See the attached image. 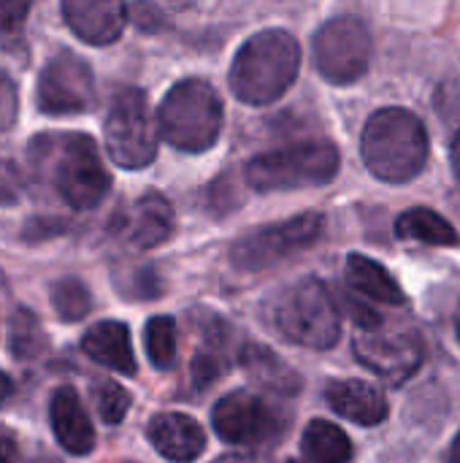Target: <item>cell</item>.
Returning a JSON list of instances; mask_svg holds the SVG:
<instances>
[{"instance_id": "cell-1", "label": "cell", "mask_w": 460, "mask_h": 463, "mask_svg": "<svg viewBox=\"0 0 460 463\" xmlns=\"http://www.w3.org/2000/svg\"><path fill=\"white\" fill-rule=\"evenodd\" d=\"M361 152L366 168L382 182H409L428 163V133L407 109H380L366 122Z\"/></svg>"}, {"instance_id": "cell-2", "label": "cell", "mask_w": 460, "mask_h": 463, "mask_svg": "<svg viewBox=\"0 0 460 463\" xmlns=\"http://www.w3.org/2000/svg\"><path fill=\"white\" fill-rule=\"evenodd\" d=\"M301 65V46L285 30L252 35L230 65V90L239 100L263 106L287 92Z\"/></svg>"}, {"instance_id": "cell-3", "label": "cell", "mask_w": 460, "mask_h": 463, "mask_svg": "<svg viewBox=\"0 0 460 463\" xmlns=\"http://www.w3.org/2000/svg\"><path fill=\"white\" fill-rule=\"evenodd\" d=\"M33 146V157L41 160L43 168L49 165V179L68 206L92 209L106 198L111 176L106 174L98 146L89 136L70 133L38 138Z\"/></svg>"}, {"instance_id": "cell-4", "label": "cell", "mask_w": 460, "mask_h": 463, "mask_svg": "<svg viewBox=\"0 0 460 463\" xmlns=\"http://www.w3.org/2000/svg\"><path fill=\"white\" fill-rule=\"evenodd\" d=\"M160 133L182 152H206L222 133V100L203 79L179 81L160 103Z\"/></svg>"}, {"instance_id": "cell-5", "label": "cell", "mask_w": 460, "mask_h": 463, "mask_svg": "<svg viewBox=\"0 0 460 463\" xmlns=\"http://www.w3.org/2000/svg\"><path fill=\"white\" fill-rule=\"evenodd\" d=\"M271 320L285 339L309 350H331L342 336L336 301L331 290L314 277H306L279 293L271 309Z\"/></svg>"}, {"instance_id": "cell-6", "label": "cell", "mask_w": 460, "mask_h": 463, "mask_svg": "<svg viewBox=\"0 0 460 463\" xmlns=\"http://www.w3.org/2000/svg\"><path fill=\"white\" fill-rule=\"evenodd\" d=\"M339 171V149L331 141H301L285 149L258 155L247 163L252 190H301L328 184Z\"/></svg>"}, {"instance_id": "cell-7", "label": "cell", "mask_w": 460, "mask_h": 463, "mask_svg": "<svg viewBox=\"0 0 460 463\" xmlns=\"http://www.w3.org/2000/svg\"><path fill=\"white\" fill-rule=\"evenodd\" d=\"M106 146L117 165L144 168L157 157V130L141 90H122L106 117Z\"/></svg>"}, {"instance_id": "cell-8", "label": "cell", "mask_w": 460, "mask_h": 463, "mask_svg": "<svg viewBox=\"0 0 460 463\" xmlns=\"http://www.w3.org/2000/svg\"><path fill=\"white\" fill-rule=\"evenodd\" d=\"M320 233H323V214L317 212L298 214L287 222L263 225L249 231L230 247V263L239 271H260L285 260L287 255L306 250L309 244L317 241Z\"/></svg>"}, {"instance_id": "cell-9", "label": "cell", "mask_w": 460, "mask_h": 463, "mask_svg": "<svg viewBox=\"0 0 460 463\" xmlns=\"http://www.w3.org/2000/svg\"><path fill=\"white\" fill-rule=\"evenodd\" d=\"M371 60V33L358 16H336L314 35V65L333 84L361 79Z\"/></svg>"}, {"instance_id": "cell-10", "label": "cell", "mask_w": 460, "mask_h": 463, "mask_svg": "<svg viewBox=\"0 0 460 463\" xmlns=\"http://www.w3.org/2000/svg\"><path fill=\"white\" fill-rule=\"evenodd\" d=\"M352 347L366 369L393 385L409 380L423 364V342L409 328H385L380 323L371 331H358Z\"/></svg>"}, {"instance_id": "cell-11", "label": "cell", "mask_w": 460, "mask_h": 463, "mask_svg": "<svg viewBox=\"0 0 460 463\" xmlns=\"http://www.w3.org/2000/svg\"><path fill=\"white\" fill-rule=\"evenodd\" d=\"M38 109L43 114H81L95 103V79L89 65L73 54L60 52L49 60L35 90Z\"/></svg>"}, {"instance_id": "cell-12", "label": "cell", "mask_w": 460, "mask_h": 463, "mask_svg": "<svg viewBox=\"0 0 460 463\" xmlns=\"http://www.w3.org/2000/svg\"><path fill=\"white\" fill-rule=\"evenodd\" d=\"M214 431L228 445H260L279 431L277 412L247 391L228 393L211 412Z\"/></svg>"}, {"instance_id": "cell-13", "label": "cell", "mask_w": 460, "mask_h": 463, "mask_svg": "<svg viewBox=\"0 0 460 463\" xmlns=\"http://www.w3.org/2000/svg\"><path fill=\"white\" fill-rule=\"evenodd\" d=\"M62 14L70 30L95 46L117 41L127 24V5L119 0H65Z\"/></svg>"}, {"instance_id": "cell-14", "label": "cell", "mask_w": 460, "mask_h": 463, "mask_svg": "<svg viewBox=\"0 0 460 463\" xmlns=\"http://www.w3.org/2000/svg\"><path fill=\"white\" fill-rule=\"evenodd\" d=\"M149 442L155 445V450L176 463H190L195 461L203 448H206V434L203 429L182 415V412H163L149 423Z\"/></svg>"}, {"instance_id": "cell-15", "label": "cell", "mask_w": 460, "mask_h": 463, "mask_svg": "<svg viewBox=\"0 0 460 463\" xmlns=\"http://www.w3.org/2000/svg\"><path fill=\"white\" fill-rule=\"evenodd\" d=\"M49 420L54 429L57 442L70 456H87L95 448V429L81 399L70 388H60L49 404Z\"/></svg>"}, {"instance_id": "cell-16", "label": "cell", "mask_w": 460, "mask_h": 463, "mask_svg": "<svg viewBox=\"0 0 460 463\" xmlns=\"http://www.w3.org/2000/svg\"><path fill=\"white\" fill-rule=\"evenodd\" d=\"M328 404L358 426H380L388 418V399L377 385L363 380H339L328 385Z\"/></svg>"}, {"instance_id": "cell-17", "label": "cell", "mask_w": 460, "mask_h": 463, "mask_svg": "<svg viewBox=\"0 0 460 463\" xmlns=\"http://www.w3.org/2000/svg\"><path fill=\"white\" fill-rule=\"evenodd\" d=\"M171 233H174V212L160 193H146L130 206L125 217V239L136 250L160 247Z\"/></svg>"}, {"instance_id": "cell-18", "label": "cell", "mask_w": 460, "mask_h": 463, "mask_svg": "<svg viewBox=\"0 0 460 463\" xmlns=\"http://www.w3.org/2000/svg\"><path fill=\"white\" fill-rule=\"evenodd\" d=\"M81 350L92 361H98V364H103V366L125 374V377H133L138 372L136 355H133V347H130V334H127L125 323L106 320V323L92 326L81 339Z\"/></svg>"}, {"instance_id": "cell-19", "label": "cell", "mask_w": 460, "mask_h": 463, "mask_svg": "<svg viewBox=\"0 0 460 463\" xmlns=\"http://www.w3.org/2000/svg\"><path fill=\"white\" fill-rule=\"evenodd\" d=\"M241 366L247 369L249 380L268 393L277 396H296L301 391V377L271 350L249 345L241 350Z\"/></svg>"}, {"instance_id": "cell-20", "label": "cell", "mask_w": 460, "mask_h": 463, "mask_svg": "<svg viewBox=\"0 0 460 463\" xmlns=\"http://www.w3.org/2000/svg\"><path fill=\"white\" fill-rule=\"evenodd\" d=\"M347 282L371 301L390 304V307L407 304V296L399 288V282L393 279V274L366 255H350L347 258Z\"/></svg>"}, {"instance_id": "cell-21", "label": "cell", "mask_w": 460, "mask_h": 463, "mask_svg": "<svg viewBox=\"0 0 460 463\" xmlns=\"http://www.w3.org/2000/svg\"><path fill=\"white\" fill-rule=\"evenodd\" d=\"M301 450L312 463H350L352 461V442L350 437L328 423V420H312L304 431Z\"/></svg>"}, {"instance_id": "cell-22", "label": "cell", "mask_w": 460, "mask_h": 463, "mask_svg": "<svg viewBox=\"0 0 460 463\" xmlns=\"http://www.w3.org/2000/svg\"><path fill=\"white\" fill-rule=\"evenodd\" d=\"M396 233L401 239L434 244V247H455L458 244V231L434 209H409L399 217Z\"/></svg>"}, {"instance_id": "cell-23", "label": "cell", "mask_w": 460, "mask_h": 463, "mask_svg": "<svg viewBox=\"0 0 460 463\" xmlns=\"http://www.w3.org/2000/svg\"><path fill=\"white\" fill-rule=\"evenodd\" d=\"M146 355L155 364V369L168 372L176 361V326L171 317H152L144 331Z\"/></svg>"}, {"instance_id": "cell-24", "label": "cell", "mask_w": 460, "mask_h": 463, "mask_svg": "<svg viewBox=\"0 0 460 463\" xmlns=\"http://www.w3.org/2000/svg\"><path fill=\"white\" fill-rule=\"evenodd\" d=\"M11 347L16 358H35L46 347V336L33 312L19 309L11 320Z\"/></svg>"}, {"instance_id": "cell-25", "label": "cell", "mask_w": 460, "mask_h": 463, "mask_svg": "<svg viewBox=\"0 0 460 463\" xmlns=\"http://www.w3.org/2000/svg\"><path fill=\"white\" fill-rule=\"evenodd\" d=\"M89 290L79 279H60L52 288V304L54 312L62 320H81L89 312Z\"/></svg>"}, {"instance_id": "cell-26", "label": "cell", "mask_w": 460, "mask_h": 463, "mask_svg": "<svg viewBox=\"0 0 460 463\" xmlns=\"http://www.w3.org/2000/svg\"><path fill=\"white\" fill-rule=\"evenodd\" d=\"M130 407V396L117 383H103L98 391V412L106 423H119Z\"/></svg>"}, {"instance_id": "cell-27", "label": "cell", "mask_w": 460, "mask_h": 463, "mask_svg": "<svg viewBox=\"0 0 460 463\" xmlns=\"http://www.w3.org/2000/svg\"><path fill=\"white\" fill-rule=\"evenodd\" d=\"M30 5L22 0H0V35H14L22 30Z\"/></svg>"}, {"instance_id": "cell-28", "label": "cell", "mask_w": 460, "mask_h": 463, "mask_svg": "<svg viewBox=\"0 0 460 463\" xmlns=\"http://www.w3.org/2000/svg\"><path fill=\"white\" fill-rule=\"evenodd\" d=\"M22 193V182L16 168L8 160H0V206H11L19 201Z\"/></svg>"}, {"instance_id": "cell-29", "label": "cell", "mask_w": 460, "mask_h": 463, "mask_svg": "<svg viewBox=\"0 0 460 463\" xmlns=\"http://www.w3.org/2000/svg\"><path fill=\"white\" fill-rule=\"evenodd\" d=\"M222 372H225V364H222V358H217V355H198L195 364H192V377H195L198 385H209V383L217 380Z\"/></svg>"}, {"instance_id": "cell-30", "label": "cell", "mask_w": 460, "mask_h": 463, "mask_svg": "<svg viewBox=\"0 0 460 463\" xmlns=\"http://www.w3.org/2000/svg\"><path fill=\"white\" fill-rule=\"evenodd\" d=\"M0 463H22L16 442L5 431H0Z\"/></svg>"}, {"instance_id": "cell-31", "label": "cell", "mask_w": 460, "mask_h": 463, "mask_svg": "<svg viewBox=\"0 0 460 463\" xmlns=\"http://www.w3.org/2000/svg\"><path fill=\"white\" fill-rule=\"evenodd\" d=\"M11 393H14V385H11V380L0 372V407L11 399Z\"/></svg>"}, {"instance_id": "cell-32", "label": "cell", "mask_w": 460, "mask_h": 463, "mask_svg": "<svg viewBox=\"0 0 460 463\" xmlns=\"http://www.w3.org/2000/svg\"><path fill=\"white\" fill-rule=\"evenodd\" d=\"M453 168H455L460 182V133L455 136V141H453Z\"/></svg>"}, {"instance_id": "cell-33", "label": "cell", "mask_w": 460, "mask_h": 463, "mask_svg": "<svg viewBox=\"0 0 460 463\" xmlns=\"http://www.w3.org/2000/svg\"><path fill=\"white\" fill-rule=\"evenodd\" d=\"M214 463H255L252 456H239V453H233V456H225V458H220V461Z\"/></svg>"}, {"instance_id": "cell-34", "label": "cell", "mask_w": 460, "mask_h": 463, "mask_svg": "<svg viewBox=\"0 0 460 463\" xmlns=\"http://www.w3.org/2000/svg\"><path fill=\"white\" fill-rule=\"evenodd\" d=\"M450 463H460V434L455 437L453 448H450Z\"/></svg>"}, {"instance_id": "cell-35", "label": "cell", "mask_w": 460, "mask_h": 463, "mask_svg": "<svg viewBox=\"0 0 460 463\" xmlns=\"http://www.w3.org/2000/svg\"><path fill=\"white\" fill-rule=\"evenodd\" d=\"M458 336H460V326H458Z\"/></svg>"}, {"instance_id": "cell-36", "label": "cell", "mask_w": 460, "mask_h": 463, "mask_svg": "<svg viewBox=\"0 0 460 463\" xmlns=\"http://www.w3.org/2000/svg\"><path fill=\"white\" fill-rule=\"evenodd\" d=\"M287 463H296V461H287Z\"/></svg>"}]
</instances>
